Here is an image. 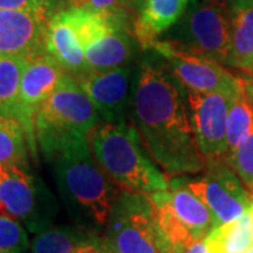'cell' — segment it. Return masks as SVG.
<instances>
[{
	"instance_id": "74e56055",
	"label": "cell",
	"mask_w": 253,
	"mask_h": 253,
	"mask_svg": "<svg viewBox=\"0 0 253 253\" xmlns=\"http://www.w3.org/2000/svg\"><path fill=\"white\" fill-rule=\"evenodd\" d=\"M252 1H253V0H252Z\"/></svg>"
},
{
	"instance_id": "603a6c76",
	"label": "cell",
	"mask_w": 253,
	"mask_h": 253,
	"mask_svg": "<svg viewBox=\"0 0 253 253\" xmlns=\"http://www.w3.org/2000/svg\"><path fill=\"white\" fill-rule=\"evenodd\" d=\"M27 58L18 55H0V116L18 121L20 84Z\"/></svg>"
},
{
	"instance_id": "83f0119b",
	"label": "cell",
	"mask_w": 253,
	"mask_h": 253,
	"mask_svg": "<svg viewBox=\"0 0 253 253\" xmlns=\"http://www.w3.org/2000/svg\"><path fill=\"white\" fill-rule=\"evenodd\" d=\"M0 9L30 10V11L42 13L51 18L49 0H0Z\"/></svg>"
},
{
	"instance_id": "8fae6325",
	"label": "cell",
	"mask_w": 253,
	"mask_h": 253,
	"mask_svg": "<svg viewBox=\"0 0 253 253\" xmlns=\"http://www.w3.org/2000/svg\"><path fill=\"white\" fill-rule=\"evenodd\" d=\"M134 78L131 68L121 66L103 72L87 71L76 78V82L90 99L100 123L114 124L129 120L128 113L132 110L135 90Z\"/></svg>"
},
{
	"instance_id": "ffe728a7",
	"label": "cell",
	"mask_w": 253,
	"mask_h": 253,
	"mask_svg": "<svg viewBox=\"0 0 253 253\" xmlns=\"http://www.w3.org/2000/svg\"><path fill=\"white\" fill-rule=\"evenodd\" d=\"M152 208L156 229L170 253H184L196 239L189 228L181 222L165 197V190L146 194Z\"/></svg>"
},
{
	"instance_id": "d6986e66",
	"label": "cell",
	"mask_w": 253,
	"mask_h": 253,
	"mask_svg": "<svg viewBox=\"0 0 253 253\" xmlns=\"http://www.w3.org/2000/svg\"><path fill=\"white\" fill-rule=\"evenodd\" d=\"M134 55V45L128 26H121L97 40L84 49L87 71L103 72L126 66Z\"/></svg>"
},
{
	"instance_id": "484cf974",
	"label": "cell",
	"mask_w": 253,
	"mask_h": 253,
	"mask_svg": "<svg viewBox=\"0 0 253 253\" xmlns=\"http://www.w3.org/2000/svg\"><path fill=\"white\" fill-rule=\"evenodd\" d=\"M228 162L253 197V131L228 156Z\"/></svg>"
},
{
	"instance_id": "8d00e7d4",
	"label": "cell",
	"mask_w": 253,
	"mask_h": 253,
	"mask_svg": "<svg viewBox=\"0 0 253 253\" xmlns=\"http://www.w3.org/2000/svg\"><path fill=\"white\" fill-rule=\"evenodd\" d=\"M0 253H10V252H3V251H0Z\"/></svg>"
},
{
	"instance_id": "5b68a950",
	"label": "cell",
	"mask_w": 253,
	"mask_h": 253,
	"mask_svg": "<svg viewBox=\"0 0 253 253\" xmlns=\"http://www.w3.org/2000/svg\"><path fill=\"white\" fill-rule=\"evenodd\" d=\"M100 242L104 253H170L156 229L146 194L123 190Z\"/></svg>"
},
{
	"instance_id": "ac0fdd59",
	"label": "cell",
	"mask_w": 253,
	"mask_h": 253,
	"mask_svg": "<svg viewBox=\"0 0 253 253\" xmlns=\"http://www.w3.org/2000/svg\"><path fill=\"white\" fill-rule=\"evenodd\" d=\"M231 49L228 62L242 73H253V1L231 0Z\"/></svg>"
},
{
	"instance_id": "1f68e13d",
	"label": "cell",
	"mask_w": 253,
	"mask_h": 253,
	"mask_svg": "<svg viewBox=\"0 0 253 253\" xmlns=\"http://www.w3.org/2000/svg\"><path fill=\"white\" fill-rule=\"evenodd\" d=\"M145 0H131V6L134 10H139V7L144 4Z\"/></svg>"
},
{
	"instance_id": "9c48e42d",
	"label": "cell",
	"mask_w": 253,
	"mask_h": 253,
	"mask_svg": "<svg viewBox=\"0 0 253 253\" xmlns=\"http://www.w3.org/2000/svg\"><path fill=\"white\" fill-rule=\"evenodd\" d=\"M187 187L207 204L218 225L235 221L252 207V196L228 159L206 162L204 176L187 181Z\"/></svg>"
},
{
	"instance_id": "7402d4cb",
	"label": "cell",
	"mask_w": 253,
	"mask_h": 253,
	"mask_svg": "<svg viewBox=\"0 0 253 253\" xmlns=\"http://www.w3.org/2000/svg\"><path fill=\"white\" fill-rule=\"evenodd\" d=\"M207 248L219 253H248L253 248V215L248 210L242 217L217 226L206 238Z\"/></svg>"
},
{
	"instance_id": "4316f807",
	"label": "cell",
	"mask_w": 253,
	"mask_h": 253,
	"mask_svg": "<svg viewBox=\"0 0 253 253\" xmlns=\"http://www.w3.org/2000/svg\"><path fill=\"white\" fill-rule=\"evenodd\" d=\"M76 9H87L106 13H132L131 0H81Z\"/></svg>"
},
{
	"instance_id": "7c38bea8",
	"label": "cell",
	"mask_w": 253,
	"mask_h": 253,
	"mask_svg": "<svg viewBox=\"0 0 253 253\" xmlns=\"http://www.w3.org/2000/svg\"><path fill=\"white\" fill-rule=\"evenodd\" d=\"M231 97L226 93L186 91L191 124L206 162L226 159V116Z\"/></svg>"
},
{
	"instance_id": "cb8c5ba5",
	"label": "cell",
	"mask_w": 253,
	"mask_h": 253,
	"mask_svg": "<svg viewBox=\"0 0 253 253\" xmlns=\"http://www.w3.org/2000/svg\"><path fill=\"white\" fill-rule=\"evenodd\" d=\"M28 149L23 126L16 118L0 116V165L28 168Z\"/></svg>"
},
{
	"instance_id": "7a4b0ae2",
	"label": "cell",
	"mask_w": 253,
	"mask_h": 253,
	"mask_svg": "<svg viewBox=\"0 0 253 253\" xmlns=\"http://www.w3.org/2000/svg\"><path fill=\"white\" fill-rule=\"evenodd\" d=\"M63 203L78 225L101 234L121 190L100 169L89 141L71 145L48 159Z\"/></svg>"
},
{
	"instance_id": "8992f818",
	"label": "cell",
	"mask_w": 253,
	"mask_h": 253,
	"mask_svg": "<svg viewBox=\"0 0 253 253\" xmlns=\"http://www.w3.org/2000/svg\"><path fill=\"white\" fill-rule=\"evenodd\" d=\"M179 21L172 42L226 65L231 49L229 3L225 0H193Z\"/></svg>"
},
{
	"instance_id": "836d02e7",
	"label": "cell",
	"mask_w": 253,
	"mask_h": 253,
	"mask_svg": "<svg viewBox=\"0 0 253 253\" xmlns=\"http://www.w3.org/2000/svg\"><path fill=\"white\" fill-rule=\"evenodd\" d=\"M252 200H253V197H252ZM249 210H251V212H252V215H253V203H252V207L249 208Z\"/></svg>"
},
{
	"instance_id": "e0dca14e",
	"label": "cell",
	"mask_w": 253,
	"mask_h": 253,
	"mask_svg": "<svg viewBox=\"0 0 253 253\" xmlns=\"http://www.w3.org/2000/svg\"><path fill=\"white\" fill-rule=\"evenodd\" d=\"M30 253H96L101 251L100 234L82 225L49 226L38 232Z\"/></svg>"
},
{
	"instance_id": "d4e9b609",
	"label": "cell",
	"mask_w": 253,
	"mask_h": 253,
	"mask_svg": "<svg viewBox=\"0 0 253 253\" xmlns=\"http://www.w3.org/2000/svg\"><path fill=\"white\" fill-rule=\"evenodd\" d=\"M28 248L30 242L23 224L13 217L0 201V251L24 253Z\"/></svg>"
},
{
	"instance_id": "9a60e30c",
	"label": "cell",
	"mask_w": 253,
	"mask_h": 253,
	"mask_svg": "<svg viewBox=\"0 0 253 253\" xmlns=\"http://www.w3.org/2000/svg\"><path fill=\"white\" fill-rule=\"evenodd\" d=\"M165 197L176 217L189 228L196 241L206 239L219 226L207 204L187 187V183L181 184L177 177L169 179V187L165 190Z\"/></svg>"
},
{
	"instance_id": "44dd1931",
	"label": "cell",
	"mask_w": 253,
	"mask_h": 253,
	"mask_svg": "<svg viewBox=\"0 0 253 253\" xmlns=\"http://www.w3.org/2000/svg\"><path fill=\"white\" fill-rule=\"evenodd\" d=\"M253 131V100L245 76L229 101L226 116V159Z\"/></svg>"
},
{
	"instance_id": "4dcf8cb0",
	"label": "cell",
	"mask_w": 253,
	"mask_h": 253,
	"mask_svg": "<svg viewBox=\"0 0 253 253\" xmlns=\"http://www.w3.org/2000/svg\"><path fill=\"white\" fill-rule=\"evenodd\" d=\"M245 82H246L248 91H249V94H251V97H252L253 100V73L248 75V76H245Z\"/></svg>"
},
{
	"instance_id": "f546056e",
	"label": "cell",
	"mask_w": 253,
	"mask_h": 253,
	"mask_svg": "<svg viewBox=\"0 0 253 253\" xmlns=\"http://www.w3.org/2000/svg\"><path fill=\"white\" fill-rule=\"evenodd\" d=\"M184 253H208V248H207V242H206V239L194 241V242L190 245L189 248L184 251Z\"/></svg>"
},
{
	"instance_id": "2e32d148",
	"label": "cell",
	"mask_w": 253,
	"mask_h": 253,
	"mask_svg": "<svg viewBox=\"0 0 253 253\" xmlns=\"http://www.w3.org/2000/svg\"><path fill=\"white\" fill-rule=\"evenodd\" d=\"M187 6L189 0H145L132 24V36L142 49H149L158 37L174 26Z\"/></svg>"
},
{
	"instance_id": "5bb4252c",
	"label": "cell",
	"mask_w": 253,
	"mask_h": 253,
	"mask_svg": "<svg viewBox=\"0 0 253 253\" xmlns=\"http://www.w3.org/2000/svg\"><path fill=\"white\" fill-rule=\"evenodd\" d=\"M46 52L52 55L68 75L75 79L87 72L84 48L73 28L68 10L55 13L48 21Z\"/></svg>"
},
{
	"instance_id": "6da1fadb",
	"label": "cell",
	"mask_w": 253,
	"mask_h": 253,
	"mask_svg": "<svg viewBox=\"0 0 253 253\" xmlns=\"http://www.w3.org/2000/svg\"><path fill=\"white\" fill-rule=\"evenodd\" d=\"M132 116L146 152L168 179L206 170L189 110L162 68L144 63L138 72Z\"/></svg>"
},
{
	"instance_id": "d6a6232c",
	"label": "cell",
	"mask_w": 253,
	"mask_h": 253,
	"mask_svg": "<svg viewBox=\"0 0 253 253\" xmlns=\"http://www.w3.org/2000/svg\"><path fill=\"white\" fill-rule=\"evenodd\" d=\"M208 253H219L217 251H211V249H208Z\"/></svg>"
},
{
	"instance_id": "f1b7e54d",
	"label": "cell",
	"mask_w": 253,
	"mask_h": 253,
	"mask_svg": "<svg viewBox=\"0 0 253 253\" xmlns=\"http://www.w3.org/2000/svg\"><path fill=\"white\" fill-rule=\"evenodd\" d=\"M81 0H49L51 3V17L55 13L66 9H76Z\"/></svg>"
},
{
	"instance_id": "ba28073f",
	"label": "cell",
	"mask_w": 253,
	"mask_h": 253,
	"mask_svg": "<svg viewBox=\"0 0 253 253\" xmlns=\"http://www.w3.org/2000/svg\"><path fill=\"white\" fill-rule=\"evenodd\" d=\"M151 49L169 62L174 79L180 82L186 91L234 96L242 81V76L234 75L221 62L206 55L186 51L170 40H156Z\"/></svg>"
},
{
	"instance_id": "e575fe53",
	"label": "cell",
	"mask_w": 253,
	"mask_h": 253,
	"mask_svg": "<svg viewBox=\"0 0 253 253\" xmlns=\"http://www.w3.org/2000/svg\"><path fill=\"white\" fill-rule=\"evenodd\" d=\"M248 253H253V248H252V249H251V251H249V252H248Z\"/></svg>"
},
{
	"instance_id": "d590c367",
	"label": "cell",
	"mask_w": 253,
	"mask_h": 253,
	"mask_svg": "<svg viewBox=\"0 0 253 253\" xmlns=\"http://www.w3.org/2000/svg\"><path fill=\"white\" fill-rule=\"evenodd\" d=\"M96 253H104V252H103V249H101V251H99V252H96Z\"/></svg>"
},
{
	"instance_id": "4fadbf2b",
	"label": "cell",
	"mask_w": 253,
	"mask_h": 253,
	"mask_svg": "<svg viewBox=\"0 0 253 253\" xmlns=\"http://www.w3.org/2000/svg\"><path fill=\"white\" fill-rule=\"evenodd\" d=\"M48 21L42 13L0 9V55L30 58L46 52Z\"/></svg>"
},
{
	"instance_id": "30bf717a",
	"label": "cell",
	"mask_w": 253,
	"mask_h": 253,
	"mask_svg": "<svg viewBox=\"0 0 253 253\" xmlns=\"http://www.w3.org/2000/svg\"><path fill=\"white\" fill-rule=\"evenodd\" d=\"M65 69L48 52L27 58L20 84V113L18 123L24 128L33 156L37 155L34 120L37 111L54 93L65 78Z\"/></svg>"
},
{
	"instance_id": "277c9868",
	"label": "cell",
	"mask_w": 253,
	"mask_h": 253,
	"mask_svg": "<svg viewBox=\"0 0 253 253\" xmlns=\"http://www.w3.org/2000/svg\"><path fill=\"white\" fill-rule=\"evenodd\" d=\"M100 123L87 94L71 75H65L59 87L37 111L36 142L45 159L71 145L89 141L90 131Z\"/></svg>"
},
{
	"instance_id": "3957f363",
	"label": "cell",
	"mask_w": 253,
	"mask_h": 253,
	"mask_svg": "<svg viewBox=\"0 0 253 253\" xmlns=\"http://www.w3.org/2000/svg\"><path fill=\"white\" fill-rule=\"evenodd\" d=\"M87 139L94 161L120 190L149 194L169 187V180L146 152L132 120L99 123Z\"/></svg>"
},
{
	"instance_id": "52a82bcc",
	"label": "cell",
	"mask_w": 253,
	"mask_h": 253,
	"mask_svg": "<svg viewBox=\"0 0 253 253\" xmlns=\"http://www.w3.org/2000/svg\"><path fill=\"white\" fill-rule=\"evenodd\" d=\"M28 169L0 165V201L30 232L38 234L52 226L58 208L51 191Z\"/></svg>"
}]
</instances>
